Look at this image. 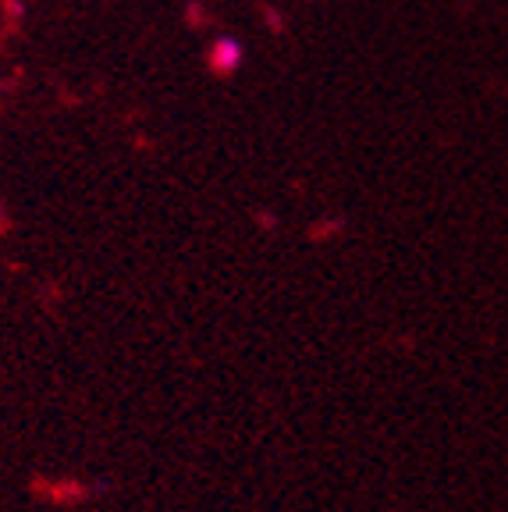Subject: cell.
I'll list each match as a JSON object with an SVG mask.
<instances>
[{
	"instance_id": "1",
	"label": "cell",
	"mask_w": 508,
	"mask_h": 512,
	"mask_svg": "<svg viewBox=\"0 0 508 512\" xmlns=\"http://www.w3.org/2000/svg\"><path fill=\"white\" fill-rule=\"evenodd\" d=\"M242 64V43L231 40V36H221V40H214V47H210V68L221 75L228 72H239Z\"/></svg>"
}]
</instances>
